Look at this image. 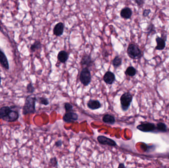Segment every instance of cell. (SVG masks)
I'll return each mask as SVG.
<instances>
[{
	"label": "cell",
	"mask_w": 169,
	"mask_h": 168,
	"mask_svg": "<svg viewBox=\"0 0 169 168\" xmlns=\"http://www.w3.org/2000/svg\"><path fill=\"white\" fill-rule=\"evenodd\" d=\"M62 142L61 140H58V141H57V142H56V143H55V145L57 148H60V147L62 145Z\"/></svg>",
	"instance_id": "cell-29"
},
{
	"label": "cell",
	"mask_w": 169,
	"mask_h": 168,
	"mask_svg": "<svg viewBox=\"0 0 169 168\" xmlns=\"http://www.w3.org/2000/svg\"><path fill=\"white\" fill-rule=\"evenodd\" d=\"M156 129L159 132H166L167 131V126L164 123L159 122L157 124Z\"/></svg>",
	"instance_id": "cell-21"
},
{
	"label": "cell",
	"mask_w": 169,
	"mask_h": 168,
	"mask_svg": "<svg viewBox=\"0 0 169 168\" xmlns=\"http://www.w3.org/2000/svg\"><path fill=\"white\" fill-rule=\"evenodd\" d=\"M93 61L91 59L90 55L85 54L82 58L81 64L82 66H85V68H89L92 66Z\"/></svg>",
	"instance_id": "cell-10"
},
{
	"label": "cell",
	"mask_w": 169,
	"mask_h": 168,
	"mask_svg": "<svg viewBox=\"0 0 169 168\" xmlns=\"http://www.w3.org/2000/svg\"><path fill=\"white\" fill-rule=\"evenodd\" d=\"M115 80L114 74L110 71H108L105 73L104 76V80L106 84H112Z\"/></svg>",
	"instance_id": "cell-11"
},
{
	"label": "cell",
	"mask_w": 169,
	"mask_h": 168,
	"mask_svg": "<svg viewBox=\"0 0 169 168\" xmlns=\"http://www.w3.org/2000/svg\"><path fill=\"white\" fill-rule=\"evenodd\" d=\"M0 64L2 66L6 69L9 70L10 69V65L6 55L3 51L0 49Z\"/></svg>",
	"instance_id": "cell-9"
},
{
	"label": "cell",
	"mask_w": 169,
	"mask_h": 168,
	"mask_svg": "<svg viewBox=\"0 0 169 168\" xmlns=\"http://www.w3.org/2000/svg\"><path fill=\"white\" fill-rule=\"evenodd\" d=\"M127 54L129 57L133 59H139L142 56L141 50L136 45L131 44L127 49Z\"/></svg>",
	"instance_id": "cell-3"
},
{
	"label": "cell",
	"mask_w": 169,
	"mask_h": 168,
	"mask_svg": "<svg viewBox=\"0 0 169 168\" xmlns=\"http://www.w3.org/2000/svg\"><path fill=\"white\" fill-rule=\"evenodd\" d=\"M135 1L136 2V4L139 6H143L145 2V0H135Z\"/></svg>",
	"instance_id": "cell-27"
},
{
	"label": "cell",
	"mask_w": 169,
	"mask_h": 168,
	"mask_svg": "<svg viewBox=\"0 0 169 168\" xmlns=\"http://www.w3.org/2000/svg\"><path fill=\"white\" fill-rule=\"evenodd\" d=\"M136 71L135 68L132 66L129 67L125 71L126 75L129 76H134L136 74Z\"/></svg>",
	"instance_id": "cell-19"
},
{
	"label": "cell",
	"mask_w": 169,
	"mask_h": 168,
	"mask_svg": "<svg viewBox=\"0 0 169 168\" xmlns=\"http://www.w3.org/2000/svg\"><path fill=\"white\" fill-rule=\"evenodd\" d=\"M102 121L105 122V123L108 124L112 125L115 122V118L113 115H110L109 114H106L104 115L102 118Z\"/></svg>",
	"instance_id": "cell-16"
},
{
	"label": "cell",
	"mask_w": 169,
	"mask_h": 168,
	"mask_svg": "<svg viewBox=\"0 0 169 168\" xmlns=\"http://www.w3.org/2000/svg\"><path fill=\"white\" fill-rule=\"evenodd\" d=\"M64 108L66 110V112L72 111L73 110V106L69 103H65Z\"/></svg>",
	"instance_id": "cell-26"
},
{
	"label": "cell",
	"mask_w": 169,
	"mask_h": 168,
	"mask_svg": "<svg viewBox=\"0 0 169 168\" xmlns=\"http://www.w3.org/2000/svg\"><path fill=\"white\" fill-rule=\"evenodd\" d=\"M156 41L157 43V45L155 47V50H162L165 49L166 46L165 40L159 37H157L156 38Z\"/></svg>",
	"instance_id": "cell-14"
},
{
	"label": "cell",
	"mask_w": 169,
	"mask_h": 168,
	"mask_svg": "<svg viewBox=\"0 0 169 168\" xmlns=\"http://www.w3.org/2000/svg\"><path fill=\"white\" fill-rule=\"evenodd\" d=\"M125 168V165H124V164L121 163L119 165V166H118V168Z\"/></svg>",
	"instance_id": "cell-30"
},
{
	"label": "cell",
	"mask_w": 169,
	"mask_h": 168,
	"mask_svg": "<svg viewBox=\"0 0 169 168\" xmlns=\"http://www.w3.org/2000/svg\"><path fill=\"white\" fill-rule=\"evenodd\" d=\"M42 47L41 43L40 41H36L34 42L33 45H32L30 46V50L32 52H35L37 50L40 49Z\"/></svg>",
	"instance_id": "cell-18"
},
{
	"label": "cell",
	"mask_w": 169,
	"mask_h": 168,
	"mask_svg": "<svg viewBox=\"0 0 169 168\" xmlns=\"http://www.w3.org/2000/svg\"><path fill=\"white\" fill-rule=\"evenodd\" d=\"M62 119L64 122H68V123L75 122L78 120V115L77 114L72 111H68V112H66L64 115H63Z\"/></svg>",
	"instance_id": "cell-8"
},
{
	"label": "cell",
	"mask_w": 169,
	"mask_h": 168,
	"mask_svg": "<svg viewBox=\"0 0 169 168\" xmlns=\"http://www.w3.org/2000/svg\"><path fill=\"white\" fill-rule=\"evenodd\" d=\"M37 101L40 104L43 105L47 106L49 104V100L46 97H39L37 99Z\"/></svg>",
	"instance_id": "cell-22"
},
{
	"label": "cell",
	"mask_w": 169,
	"mask_h": 168,
	"mask_svg": "<svg viewBox=\"0 0 169 168\" xmlns=\"http://www.w3.org/2000/svg\"><path fill=\"white\" fill-rule=\"evenodd\" d=\"M64 25L61 22L57 23L56 25L55 26L54 29V34L56 36H60L63 34L64 31Z\"/></svg>",
	"instance_id": "cell-12"
},
{
	"label": "cell",
	"mask_w": 169,
	"mask_h": 168,
	"mask_svg": "<svg viewBox=\"0 0 169 168\" xmlns=\"http://www.w3.org/2000/svg\"><path fill=\"white\" fill-rule=\"evenodd\" d=\"M150 12H151V10L150 9H145L144 10V12H143V16L144 17H147V16H149Z\"/></svg>",
	"instance_id": "cell-28"
},
{
	"label": "cell",
	"mask_w": 169,
	"mask_h": 168,
	"mask_svg": "<svg viewBox=\"0 0 169 168\" xmlns=\"http://www.w3.org/2000/svg\"><path fill=\"white\" fill-rule=\"evenodd\" d=\"M26 90H27V93H28L32 94V93L35 92V87L33 86V84L31 82H30L27 84V86H26Z\"/></svg>",
	"instance_id": "cell-23"
},
{
	"label": "cell",
	"mask_w": 169,
	"mask_h": 168,
	"mask_svg": "<svg viewBox=\"0 0 169 168\" xmlns=\"http://www.w3.org/2000/svg\"><path fill=\"white\" fill-rule=\"evenodd\" d=\"M80 80L84 86H88L91 81V74L88 68H83L80 75Z\"/></svg>",
	"instance_id": "cell-5"
},
{
	"label": "cell",
	"mask_w": 169,
	"mask_h": 168,
	"mask_svg": "<svg viewBox=\"0 0 169 168\" xmlns=\"http://www.w3.org/2000/svg\"><path fill=\"white\" fill-rule=\"evenodd\" d=\"M20 117L17 110H13L12 106H3L0 108V119L8 122L17 121Z\"/></svg>",
	"instance_id": "cell-1"
},
{
	"label": "cell",
	"mask_w": 169,
	"mask_h": 168,
	"mask_svg": "<svg viewBox=\"0 0 169 168\" xmlns=\"http://www.w3.org/2000/svg\"><path fill=\"white\" fill-rule=\"evenodd\" d=\"M155 28L154 25L153 24H150L149 25L146 29V33L148 34H151V33H155Z\"/></svg>",
	"instance_id": "cell-24"
},
{
	"label": "cell",
	"mask_w": 169,
	"mask_h": 168,
	"mask_svg": "<svg viewBox=\"0 0 169 168\" xmlns=\"http://www.w3.org/2000/svg\"><path fill=\"white\" fill-rule=\"evenodd\" d=\"M57 59L61 63H64L68 60V53L64 50L60 51L57 55Z\"/></svg>",
	"instance_id": "cell-17"
},
{
	"label": "cell",
	"mask_w": 169,
	"mask_h": 168,
	"mask_svg": "<svg viewBox=\"0 0 169 168\" xmlns=\"http://www.w3.org/2000/svg\"><path fill=\"white\" fill-rule=\"evenodd\" d=\"M1 82H2V78H1V75H0V85L1 84Z\"/></svg>",
	"instance_id": "cell-31"
},
{
	"label": "cell",
	"mask_w": 169,
	"mask_h": 168,
	"mask_svg": "<svg viewBox=\"0 0 169 168\" xmlns=\"http://www.w3.org/2000/svg\"><path fill=\"white\" fill-rule=\"evenodd\" d=\"M133 98V96L131 95V93L128 92L124 93L121 96L120 98L121 106L123 111L128 110L129 107L130 106Z\"/></svg>",
	"instance_id": "cell-4"
},
{
	"label": "cell",
	"mask_w": 169,
	"mask_h": 168,
	"mask_svg": "<svg viewBox=\"0 0 169 168\" xmlns=\"http://www.w3.org/2000/svg\"><path fill=\"white\" fill-rule=\"evenodd\" d=\"M122 64V59L119 56H116L112 61V65L115 68H118Z\"/></svg>",
	"instance_id": "cell-20"
},
{
	"label": "cell",
	"mask_w": 169,
	"mask_h": 168,
	"mask_svg": "<svg viewBox=\"0 0 169 168\" xmlns=\"http://www.w3.org/2000/svg\"><path fill=\"white\" fill-rule=\"evenodd\" d=\"M37 98L34 95L27 96L25 100V103L22 108V114L27 115L28 114H34L36 113V103Z\"/></svg>",
	"instance_id": "cell-2"
},
{
	"label": "cell",
	"mask_w": 169,
	"mask_h": 168,
	"mask_svg": "<svg viewBox=\"0 0 169 168\" xmlns=\"http://www.w3.org/2000/svg\"><path fill=\"white\" fill-rule=\"evenodd\" d=\"M88 108L92 110H96L100 109L101 106V104L98 100H90L87 103Z\"/></svg>",
	"instance_id": "cell-13"
},
{
	"label": "cell",
	"mask_w": 169,
	"mask_h": 168,
	"mask_svg": "<svg viewBox=\"0 0 169 168\" xmlns=\"http://www.w3.org/2000/svg\"><path fill=\"white\" fill-rule=\"evenodd\" d=\"M97 140L99 143L102 145H107L110 146H116L117 145V144L114 140L104 136H99L97 137Z\"/></svg>",
	"instance_id": "cell-7"
},
{
	"label": "cell",
	"mask_w": 169,
	"mask_h": 168,
	"mask_svg": "<svg viewBox=\"0 0 169 168\" xmlns=\"http://www.w3.org/2000/svg\"><path fill=\"white\" fill-rule=\"evenodd\" d=\"M2 30V27L1 26V25H0V31Z\"/></svg>",
	"instance_id": "cell-32"
},
{
	"label": "cell",
	"mask_w": 169,
	"mask_h": 168,
	"mask_svg": "<svg viewBox=\"0 0 169 168\" xmlns=\"http://www.w3.org/2000/svg\"><path fill=\"white\" fill-rule=\"evenodd\" d=\"M132 15V11L129 7H125L121 10L120 15L124 19H129L131 17Z\"/></svg>",
	"instance_id": "cell-15"
},
{
	"label": "cell",
	"mask_w": 169,
	"mask_h": 168,
	"mask_svg": "<svg viewBox=\"0 0 169 168\" xmlns=\"http://www.w3.org/2000/svg\"><path fill=\"white\" fill-rule=\"evenodd\" d=\"M136 128L142 132H153L156 129V127L154 124L145 122L139 125L136 127Z\"/></svg>",
	"instance_id": "cell-6"
},
{
	"label": "cell",
	"mask_w": 169,
	"mask_h": 168,
	"mask_svg": "<svg viewBox=\"0 0 169 168\" xmlns=\"http://www.w3.org/2000/svg\"><path fill=\"white\" fill-rule=\"evenodd\" d=\"M49 164H50V165H51L52 167H57L58 162H57L56 157H52V158H51L50 159Z\"/></svg>",
	"instance_id": "cell-25"
}]
</instances>
